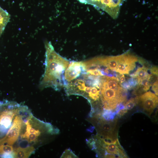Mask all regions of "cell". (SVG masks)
<instances>
[{"instance_id":"6da1fadb","label":"cell","mask_w":158,"mask_h":158,"mask_svg":"<svg viewBox=\"0 0 158 158\" xmlns=\"http://www.w3.org/2000/svg\"><path fill=\"white\" fill-rule=\"evenodd\" d=\"M45 70L41 79V88L51 87L58 90L64 86L63 73L69 62L57 53L50 42L45 43Z\"/></svg>"},{"instance_id":"7a4b0ae2","label":"cell","mask_w":158,"mask_h":158,"mask_svg":"<svg viewBox=\"0 0 158 158\" xmlns=\"http://www.w3.org/2000/svg\"><path fill=\"white\" fill-rule=\"evenodd\" d=\"M24 125L25 131L21 135V138L32 144L40 142L44 143L50 137L57 135L59 132L51 123L36 118L31 114Z\"/></svg>"},{"instance_id":"3957f363","label":"cell","mask_w":158,"mask_h":158,"mask_svg":"<svg viewBox=\"0 0 158 158\" xmlns=\"http://www.w3.org/2000/svg\"><path fill=\"white\" fill-rule=\"evenodd\" d=\"M90 149L99 158H128L118 138L114 141L102 138L96 134L86 140Z\"/></svg>"},{"instance_id":"277c9868","label":"cell","mask_w":158,"mask_h":158,"mask_svg":"<svg viewBox=\"0 0 158 158\" xmlns=\"http://www.w3.org/2000/svg\"><path fill=\"white\" fill-rule=\"evenodd\" d=\"M118 117L111 120L104 118L100 114L89 117L87 120L94 126L97 134L103 138L115 141L117 139Z\"/></svg>"},{"instance_id":"5b68a950","label":"cell","mask_w":158,"mask_h":158,"mask_svg":"<svg viewBox=\"0 0 158 158\" xmlns=\"http://www.w3.org/2000/svg\"><path fill=\"white\" fill-rule=\"evenodd\" d=\"M86 4H91L97 9H101L112 18L118 16L120 8L125 0H85Z\"/></svg>"},{"instance_id":"8992f818","label":"cell","mask_w":158,"mask_h":158,"mask_svg":"<svg viewBox=\"0 0 158 158\" xmlns=\"http://www.w3.org/2000/svg\"><path fill=\"white\" fill-rule=\"evenodd\" d=\"M6 104L7 109L0 114V129L2 130L10 127L14 117L19 113L24 106L13 102H7Z\"/></svg>"},{"instance_id":"52a82bcc","label":"cell","mask_w":158,"mask_h":158,"mask_svg":"<svg viewBox=\"0 0 158 158\" xmlns=\"http://www.w3.org/2000/svg\"><path fill=\"white\" fill-rule=\"evenodd\" d=\"M23 122L22 115H16L6 136L0 140V144L13 145L20 135Z\"/></svg>"},{"instance_id":"ba28073f","label":"cell","mask_w":158,"mask_h":158,"mask_svg":"<svg viewBox=\"0 0 158 158\" xmlns=\"http://www.w3.org/2000/svg\"><path fill=\"white\" fill-rule=\"evenodd\" d=\"M136 104H139L143 112L150 116L158 104V97L150 91L137 96L135 98Z\"/></svg>"},{"instance_id":"9c48e42d","label":"cell","mask_w":158,"mask_h":158,"mask_svg":"<svg viewBox=\"0 0 158 158\" xmlns=\"http://www.w3.org/2000/svg\"><path fill=\"white\" fill-rule=\"evenodd\" d=\"M118 63L116 72L120 74H128L135 67V63L138 60L136 56L126 53L119 55Z\"/></svg>"},{"instance_id":"30bf717a","label":"cell","mask_w":158,"mask_h":158,"mask_svg":"<svg viewBox=\"0 0 158 158\" xmlns=\"http://www.w3.org/2000/svg\"><path fill=\"white\" fill-rule=\"evenodd\" d=\"M68 65L63 75V84L65 86L68 83L79 77L83 71L82 61H71Z\"/></svg>"},{"instance_id":"8fae6325","label":"cell","mask_w":158,"mask_h":158,"mask_svg":"<svg viewBox=\"0 0 158 158\" xmlns=\"http://www.w3.org/2000/svg\"><path fill=\"white\" fill-rule=\"evenodd\" d=\"M35 149L32 146L24 147L20 146L15 149L13 152V158H25L29 157L35 152Z\"/></svg>"},{"instance_id":"7c38bea8","label":"cell","mask_w":158,"mask_h":158,"mask_svg":"<svg viewBox=\"0 0 158 158\" xmlns=\"http://www.w3.org/2000/svg\"><path fill=\"white\" fill-rule=\"evenodd\" d=\"M10 19V15L0 7V37Z\"/></svg>"},{"instance_id":"4fadbf2b","label":"cell","mask_w":158,"mask_h":158,"mask_svg":"<svg viewBox=\"0 0 158 158\" xmlns=\"http://www.w3.org/2000/svg\"><path fill=\"white\" fill-rule=\"evenodd\" d=\"M14 149L12 145L0 144V154L4 157H13Z\"/></svg>"},{"instance_id":"5bb4252c","label":"cell","mask_w":158,"mask_h":158,"mask_svg":"<svg viewBox=\"0 0 158 158\" xmlns=\"http://www.w3.org/2000/svg\"><path fill=\"white\" fill-rule=\"evenodd\" d=\"M148 68L143 66L139 67L136 71L130 75V76L137 79V81L141 79L147 77L149 75L147 73Z\"/></svg>"},{"instance_id":"9a60e30c","label":"cell","mask_w":158,"mask_h":158,"mask_svg":"<svg viewBox=\"0 0 158 158\" xmlns=\"http://www.w3.org/2000/svg\"><path fill=\"white\" fill-rule=\"evenodd\" d=\"M151 75H152L149 74L147 77L141 79L137 81L138 85L143 87V90L145 92L148 90L150 86L152 85L150 80Z\"/></svg>"},{"instance_id":"2e32d148","label":"cell","mask_w":158,"mask_h":158,"mask_svg":"<svg viewBox=\"0 0 158 158\" xmlns=\"http://www.w3.org/2000/svg\"><path fill=\"white\" fill-rule=\"evenodd\" d=\"M101 116L107 120H111L115 118L116 113L115 111L109 110H103L100 113Z\"/></svg>"},{"instance_id":"e0dca14e","label":"cell","mask_w":158,"mask_h":158,"mask_svg":"<svg viewBox=\"0 0 158 158\" xmlns=\"http://www.w3.org/2000/svg\"><path fill=\"white\" fill-rule=\"evenodd\" d=\"M61 158H78L70 149L66 150L61 156Z\"/></svg>"},{"instance_id":"ac0fdd59","label":"cell","mask_w":158,"mask_h":158,"mask_svg":"<svg viewBox=\"0 0 158 158\" xmlns=\"http://www.w3.org/2000/svg\"><path fill=\"white\" fill-rule=\"evenodd\" d=\"M136 104L135 99L132 98L126 102L124 105V108L127 110H130L133 108Z\"/></svg>"},{"instance_id":"d6986e66","label":"cell","mask_w":158,"mask_h":158,"mask_svg":"<svg viewBox=\"0 0 158 158\" xmlns=\"http://www.w3.org/2000/svg\"><path fill=\"white\" fill-rule=\"evenodd\" d=\"M128 82L131 88L135 86L138 83L137 79L134 78L128 79Z\"/></svg>"},{"instance_id":"ffe728a7","label":"cell","mask_w":158,"mask_h":158,"mask_svg":"<svg viewBox=\"0 0 158 158\" xmlns=\"http://www.w3.org/2000/svg\"><path fill=\"white\" fill-rule=\"evenodd\" d=\"M152 90L154 91L155 95H158V80L155 82L152 85Z\"/></svg>"},{"instance_id":"44dd1931","label":"cell","mask_w":158,"mask_h":158,"mask_svg":"<svg viewBox=\"0 0 158 158\" xmlns=\"http://www.w3.org/2000/svg\"><path fill=\"white\" fill-rule=\"evenodd\" d=\"M128 111V110L124 108L120 110L117 114L118 117H121L125 115Z\"/></svg>"},{"instance_id":"7402d4cb","label":"cell","mask_w":158,"mask_h":158,"mask_svg":"<svg viewBox=\"0 0 158 158\" xmlns=\"http://www.w3.org/2000/svg\"><path fill=\"white\" fill-rule=\"evenodd\" d=\"M150 72L152 74L158 75V68L156 66L152 67L150 69Z\"/></svg>"},{"instance_id":"603a6c76","label":"cell","mask_w":158,"mask_h":158,"mask_svg":"<svg viewBox=\"0 0 158 158\" xmlns=\"http://www.w3.org/2000/svg\"><path fill=\"white\" fill-rule=\"evenodd\" d=\"M121 75L118 78L119 81V83H120V85L125 82L126 80V78L124 75L123 74Z\"/></svg>"}]
</instances>
